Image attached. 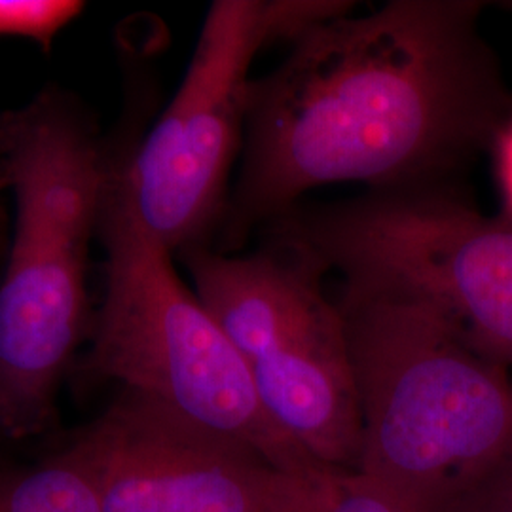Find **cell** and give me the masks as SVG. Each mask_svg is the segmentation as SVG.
Listing matches in <instances>:
<instances>
[{
    "instance_id": "3",
    "label": "cell",
    "mask_w": 512,
    "mask_h": 512,
    "mask_svg": "<svg viewBox=\"0 0 512 512\" xmlns=\"http://www.w3.org/2000/svg\"><path fill=\"white\" fill-rule=\"evenodd\" d=\"M361 410L359 475L437 512L512 444V380L420 306L342 289Z\"/></svg>"
},
{
    "instance_id": "14",
    "label": "cell",
    "mask_w": 512,
    "mask_h": 512,
    "mask_svg": "<svg viewBox=\"0 0 512 512\" xmlns=\"http://www.w3.org/2000/svg\"><path fill=\"white\" fill-rule=\"evenodd\" d=\"M503 8H505V10H511L512 12V2H505V4H503Z\"/></svg>"
},
{
    "instance_id": "7",
    "label": "cell",
    "mask_w": 512,
    "mask_h": 512,
    "mask_svg": "<svg viewBox=\"0 0 512 512\" xmlns=\"http://www.w3.org/2000/svg\"><path fill=\"white\" fill-rule=\"evenodd\" d=\"M349 0H215L181 88L147 137L129 148L122 179L143 228L169 255L209 247L243 147L251 67L262 50L355 10Z\"/></svg>"
},
{
    "instance_id": "9",
    "label": "cell",
    "mask_w": 512,
    "mask_h": 512,
    "mask_svg": "<svg viewBox=\"0 0 512 512\" xmlns=\"http://www.w3.org/2000/svg\"><path fill=\"white\" fill-rule=\"evenodd\" d=\"M270 512H418L359 473L319 469L289 475Z\"/></svg>"
},
{
    "instance_id": "4",
    "label": "cell",
    "mask_w": 512,
    "mask_h": 512,
    "mask_svg": "<svg viewBox=\"0 0 512 512\" xmlns=\"http://www.w3.org/2000/svg\"><path fill=\"white\" fill-rule=\"evenodd\" d=\"M131 145L114 167L99 222L107 251L105 298L93 317L92 348L78 365L80 374L143 393L255 450L281 473L325 469L266 416L238 349L181 281L173 255L137 219L122 179Z\"/></svg>"
},
{
    "instance_id": "13",
    "label": "cell",
    "mask_w": 512,
    "mask_h": 512,
    "mask_svg": "<svg viewBox=\"0 0 512 512\" xmlns=\"http://www.w3.org/2000/svg\"><path fill=\"white\" fill-rule=\"evenodd\" d=\"M497 175L501 184V194L505 202V217L512 220V116L495 143Z\"/></svg>"
},
{
    "instance_id": "1",
    "label": "cell",
    "mask_w": 512,
    "mask_h": 512,
    "mask_svg": "<svg viewBox=\"0 0 512 512\" xmlns=\"http://www.w3.org/2000/svg\"><path fill=\"white\" fill-rule=\"evenodd\" d=\"M482 10L478 0H391L294 40L251 80L215 251L234 255L325 184L458 183L512 116Z\"/></svg>"
},
{
    "instance_id": "11",
    "label": "cell",
    "mask_w": 512,
    "mask_h": 512,
    "mask_svg": "<svg viewBox=\"0 0 512 512\" xmlns=\"http://www.w3.org/2000/svg\"><path fill=\"white\" fill-rule=\"evenodd\" d=\"M84 6L73 0H0V37L27 38L50 52L55 37Z\"/></svg>"
},
{
    "instance_id": "2",
    "label": "cell",
    "mask_w": 512,
    "mask_h": 512,
    "mask_svg": "<svg viewBox=\"0 0 512 512\" xmlns=\"http://www.w3.org/2000/svg\"><path fill=\"white\" fill-rule=\"evenodd\" d=\"M128 139L109 141L90 107L48 86L0 112V175L16 198L0 279V437L44 433L88 336V264L110 177Z\"/></svg>"
},
{
    "instance_id": "8",
    "label": "cell",
    "mask_w": 512,
    "mask_h": 512,
    "mask_svg": "<svg viewBox=\"0 0 512 512\" xmlns=\"http://www.w3.org/2000/svg\"><path fill=\"white\" fill-rule=\"evenodd\" d=\"M55 456L86 476L103 512H270L289 476L131 389Z\"/></svg>"
},
{
    "instance_id": "5",
    "label": "cell",
    "mask_w": 512,
    "mask_h": 512,
    "mask_svg": "<svg viewBox=\"0 0 512 512\" xmlns=\"http://www.w3.org/2000/svg\"><path fill=\"white\" fill-rule=\"evenodd\" d=\"M266 228L302 241L342 289L429 310L512 366V220L480 213L458 183L298 205Z\"/></svg>"
},
{
    "instance_id": "12",
    "label": "cell",
    "mask_w": 512,
    "mask_h": 512,
    "mask_svg": "<svg viewBox=\"0 0 512 512\" xmlns=\"http://www.w3.org/2000/svg\"><path fill=\"white\" fill-rule=\"evenodd\" d=\"M437 512H512V444L494 463L463 482Z\"/></svg>"
},
{
    "instance_id": "10",
    "label": "cell",
    "mask_w": 512,
    "mask_h": 512,
    "mask_svg": "<svg viewBox=\"0 0 512 512\" xmlns=\"http://www.w3.org/2000/svg\"><path fill=\"white\" fill-rule=\"evenodd\" d=\"M0 512H103L86 476L52 456L37 467L0 469Z\"/></svg>"
},
{
    "instance_id": "6",
    "label": "cell",
    "mask_w": 512,
    "mask_h": 512,
    "mask_svg": "<svg viewBox=\"0 0 512 512\" xmlns=\"http://www.w3.org/2000/svg\"><path fill=\"white\" fill-rule=\"evenodd\" d=\"M264 236L249 255L196 247L179 260L275 427L325 469L357 473L361 410L344 315L325 293L329 272L293 236Z\"/></svg>"
}]
</instances>
